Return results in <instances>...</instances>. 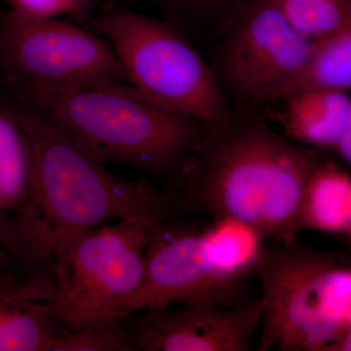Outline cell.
Returning a JSON list of instances; mask_svg holds the SVG:
<instances>
[{"instance_id": "obj_1", "label": "cell", "mask_w": 351, "mask_h": 351, "mask_svg": "<svg viewBox=\"0 0 351 351\" xmlns=\"http://www.w3.org/2000/svg\"><path fill=\"white\" fill-rule=\"evenodd\" d=\"M325 154L277 134L262 108L237 104L160 191L171 219L230 217L286 241L302 232L304 182Z\"/></svg>"}, {"instance_id": "obj_2", "label": "cell", "mask_w": 351, "mask_h": 351, "mask_svg": "<svg viewBox=\"0 0 351 351\" xmlns=\"http://www.w3.org/2000/svg\"><path fill=\"white\" fill-rule=\"evenodd\" d=\"M24 132L29 199L24 212L41 234L77 232L131 219L154 226L171 218L160 189L112 174L88 156L54 120L29 101L5 96Z\"/></svg>"}, {"instance_id": "obj_3", "label": "cell", "mask_w": 351, "mask_h": 351, "mask_svg": "<svg viewBox=\"0 0 351 351\" xmlns=\"http://www.w3.org/2000/svg\"><path fill=\"white\" fill-rule=\"evenodd\" d=\"M45 112L82 151L169 179L210 126L156 105L123 82L15 94Z\"/></svg>"}, {"instance_id": "obj_4", "label": "cell", "mask_w": 351, "mask_h": 351, "mask_svg": "<svg viewBox=\"0 0 351 351\" xmlns=\"http://www.w3.org/2000/svg\"><path fill=\"white\" fill-rule=\"evenodd\" d=\"M265 241L255 228L230 217L154 223L145 245L144 283L128 314L189 302L243 306L253 300L249 284Z\"/></svg>"}, {"instance_id": "obj_5", "label": "cell", "mask_w": 351, "mask_h": 351, "mask_svg": "<svg viewBox=\"0 0 351 351\" xmlns=\"http://www.w3.org/2000/svg\"><path fill=\"white\" fill-rule=\"evenodd\" d=\"M276 243L256 267L263 301L257 350L350 351V256L297 237Z\"/></svg>"}, {"instance_id": "obj_6", "label": "cell", "mask_w": 351, "mask_h": 351, "mask_svg": "<svg viewBox=\"0 0 351 351\" xmlns=\"http://www.w3.org/2000/svg\"><path fill=\"white\" fill-rule=\"evenodd\" d=\"M152 226L120 219L90 230L43 234L53 304L66 331L128 315L144 283L145 249Z\"/></svg>"}, {"instance_id": "obj_7", "label": "cell", "mask_w": 351, "mask_h": 351, "mask_svg": "<svg viewBox=\"0 0 351 351\" xmlns=\"http://www.w3.org/2000/svg\"><path fill=\"white\" fill-rule=\"evenodd\" d=\"M131 86L156 105L189 115L209 126L230 113L212 66L177 27L107 4L95 19Z\"/></svg>"}, {"instance_id": "obj_8", "label": "cell", "mask_w": 351, "mask_h": 351, "mask_svg": "<svg viewBox=\"0 0 351 351\" xmlns=\"http://www.w3.org/2000/svg\"><path fill=\"white\" fill-rule=\"evenodd\" d=\"M0 66L16 94L127 80L112 46L98 34L12 11L0 20Z\"/></svg>"}, {"instance_id": "obj_9", "label": "cell", "mask_w": 351, "mask_h": 351, "mask_svg": "<svg viewBox=\"0 0 351 351\" xmlns=\"http://www.w3.org/2000/svg\"><path fill=\"white\" fill-rule=\"evenodd\" d=\"M219 32L212 69L230 105L262 107L306 63L315 43L289 24L279 0H248Z\"/></svg>"}, {"instance_id": "obj_10", "label": "cell", "mask_w": 351, "mask_h": 351, "mask_svg": "<svg viewBox=\"0 0 351 351\" xmlns=\"http://www.w3.org/2000/svg\"><path fill=\"white\" fill-rule=\"evenodd\" d=\"M180 308L145 309L120 318L132 351H249L260 328L263 301L239 307L189 302Z\"/></svg>"}, {"instance_id": "obj_11", "label": "cell", "mask_w": 351, "mask_h": 351, "mask_svg": "<svg viewBox=\"0 0 351 351\" xmlns=\"http://www.w3.org/2000/svg\"><path fill=\"white\" fill-rule=\"evenodd\" d=\"M47 274L0 269V351H52L66 332Z\"/></svg>"}, {"instance_id": "obj_12", "label": "cell", "mask_w": 351, "mask_h": 351, "mask_svg": "<svg viewBox=\"0 0 351 351\" xmlns=\"http://www.w3.org/2000/svg\"><path fill=\"white\" fill-rule=\"evenodd\" d=\"M274 117L295 144L332 152L351 132V99L348 92L308 91L284 99Z\"/></svg>"}, {"instance_id": "obj_13", "label": "cell", "mask_w": 351, "mask_h": 351, "mask_svg": "<svg viewBox=\"0 0 351 351\" xmlns=\"http://www.w3.org/2000/svg\"><path fill=\"white\" fill-rule=\"evenodd\" d=\"M301 230L351 237V177L325 154L307 175L300 207Z\"/></svg>"}, {"instance_id": "obj_14", "label": "cell", "mask_w": 351, "mask_h": 351, "mask_svg": "<svg viewBox=\"0 0 351 351\" xmlns=\"http://www.w3.org/2000/svg\"><path fill=\"white\" fill-rule=\"evenodd\" d=\"M351 27L315 40L301 69L267 97L263 105L280 103L291 95L308 91H350Z\"/></svg>"}, {"instance_id": "obj_15", "label": "cell", "mask_w": 351, "mask_h": 351, "mask_svg": "<svg viewBox=\"0 0 351 351\" xmlns=\"http://www.w3.org/2000/svg\"><path fill=\"white\" fill-rule=\"evenodd\" d=\"M29 147L12 108L0 103V214L24 206L29 199Z\"/></svg>"}, {"instance_id": "obj_16", "label": "cell", "mask_w": 351, "mask_h": 351, "mask_svg": "<svg viewBox=\"0 0 351 351\" xmlns=\"http://www.w3.org/2000/svg\"><path fill=\"white\" fill-rule=\"evenodd\" d=\"M279 4L289 24L311 40L351 27V0H279Z\"/></svg>"}, {"instance_id": "obj_17", "label": "cell", "mask_w": 351, "mask_h": 351, "mask_svg": "<svg viewBox=\"0 0 351 351\" xmlns=\"http://www.w3.org/2000/svg\"><path fill=\"white\" fill-rule=\"evenodd\" d=\"M52 351H132L120 320H100L66 331Z\"/></svg>"}, {"instance_id": "obj_18", "label": "cell", "mask_w": 351, "mask_h": 351, "mask_svg": "<svg viewBox=\"0 0 351 351\" xmlns=\"http://www.w3.org/2000/svg\"><path fill=\"white\" fill-rule=\"evenodd\" d=\"M170 12L199 24L215 25L218 31L248 0H156Z\"/></svg>"}, {"instance_id": "obj_19", "label": "cell", "mask_w": 351, "mask_h": 351, "mask_svg": "<svg viewBox=\"0 0 351 351\" xmlns=\"http://www.w3.org/2000/svg\"><path fill=\"white\" fill-rule=\"evenodd\" d=\"M12 12L34 20H53L71 15L86 19L97 0H8Z\"/></svg>"}, {"instance_id": "obj_20", "label": "cell", "mask_w": 351, "mask_h": 351, "mask_svg": "<svg viewBox=\"0 0 351 351\" xmlns=\"http://www.w3.org/2000/svg\"><path fill=\"white\" fill-rule=\"evenodd\" d=\"M11 258H9L8 254L4 250L3 246L0 243V269L8 267L11 265Z\"/></svg>"}, {"instance_id": "obj_21", "label": "cell", "mask_w": 351, "mask_h": 351, "mask_svg": "<svg viewBox=\"0 0 351 351\" xmlns=\"http://www.w3.org/2000/svg\"><path fill=\"white\" fill-rule=\"evenodd\" d=\"M2 99H3V93H2L1 88H0V101H2Z\"/></svg>"}]
</instances>
